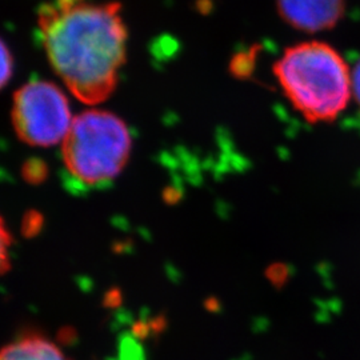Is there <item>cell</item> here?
Here are the masks:
<instances>
[{
	"label": "cell",
	"instance_id": "obj_2",
	"mask_svg": "<svg viewBox=\"0 0 360 360\" xmlns=\"http://www.w3.org/2000/svg\"><path fill=\"white\" fill-rule=\"evenodd\" d=\"M284 95L309 123H331L352 99V70L328 43L302 41L288 47L274 65Z\"/></svg>",
	"mask_w": 360,
	"mask_h": 360
},
{
	"label": "cell",
	"instance_id": "obj_1",
	"mask_svg": "<svg viewBox=\"0 0 360 360\" xmlns=\"http://www.w3.org/2000/svg\"><path fill=\"white\" fill-rule=\"evenodd\" d=\"M38 26L53 71L80 102L114 92L129 37L117 1L52 0L40 7Z\"/></svg>",
	"mask_w": 360,
	"mask_h": 360
},
{
	"label": "cell",
	"instance_id": "obj_7",
	"mask_svg": "<svg viewBox=\"0 0 360 360\" xmlns=\"http://www.w3.org/2000/svg\"><path fill=\"white\" fill-rule=\"evenodd\" d=\"M11 75H13V55L8 50L7 44L3 41L1 43V77H0L3 87L8 83Z\"/></svg>",
	"mask_w": 360,
	"mask_h": 360
},
{
	"label": "cell",
	"instance_id": "obj_6",
	"mask_svg": "<svg viewBox=\"0 0 360 360\" xmlns=\"http://www.w3.org/2000/svg\"><path fill=\"white\" fill-rule=\"evenodd\" d=\"M0 360H67L63 352L41 336H25L1 351Z\"/></svg>",
	"mask_w": 360,
	"mask_h": 360
},
{
	"label": "cell",
	"instance_id": "obj_5",
	"mask_svg": "<svg viewBox=\"0 0 360 360\" xmlns=\"http://www.w3.org/2000/svg\"><path fill=\"white\" fill-rule=\"evenodd\" d=\"M276 6L288 26L309 34L334 28L346 13V0H276Z\"/></svg>",
	"mask_w": 360,
	"mask_h": 360
},
{
	"label": "cell",
	"instance_id": "obj_8",
	"mask_svg": "<svg viewBox=\"0 0 360 360\" xmlns=\"http://www.w3.org/2000/svg\"><path fill=\"white\" fill-rule=\"evenodd\" d=\"M352 99L360 107V59L352 68Z\"/></svg>",
	"mask_w": 360,
	"mask_h": 360
},
{
	"label": "cell",
	"instance_id": "obj_3",
	"mask_svg": "<svg viewBox=\"0 0 360 360\" xmlns=\"http://www.w3.org/2000/svg\"><path fill=\"white\" fill-rule=\"evenodd\" d=\"M131 135L117 116L99 110L77 115L62 144L68 172L86 184L114 179L129 162Z\"/></svg>",
	"mask_w": 360,
	"mask_h": 360
},
{
	"label": "cell",
	"instance_id": "obj_4",
	"mask_svg": "<svg viewBox=\"0 0 360 360\" xmlns=\"http://www.w3.org/2000/svg\"><path fill=\"white\" fill-rule=\"evenodd\" d=\"M70 104L50 82L34 80L13 95V123L20 141L37 147L63 143L72 124Z\"/></svg>",
	"mask_w": 360,
	"mask_h": 360
}]
</instances>
